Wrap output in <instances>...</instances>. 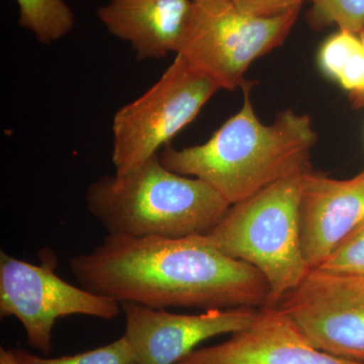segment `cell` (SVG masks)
Returning <instances> with one entry per match:
<instances>
[{
    "label": "cell",
    "mask_w": 364,
    "mask_h": 364,
    "mask_svg": "<svg viewBox=\"0 0 364 364\" xmlns=\"http://www.w3.org/2000/svg\"><path fill=\"white\" fill-rule=\"evenodd\" d=\"M241 88V109L207 142L183 149L168 144L159 153L167 169L200 179L231 205L312 169L311 154L318 140L311 117L293 109L263 124L251 102V83Z\"/></svg>",
    "instance_id": "cell-2"
},
{
    "label": "cell",
    "mask_w": 364,
    "mask_h": 364,
    "mask_svg": "<svg viewBox=\"0 0 364 364\" xmlns=\"http://www.w3.org/2000/svg\"><path fill=\"white\" fill-rule=\"evenodd\" d=\"M299 11L272 18L242 13L229 0H191L177 44L191 65L229 91L242 87L256 59L284 44Z\"/></svg>",
    "instance_id": "cell-5"
},
{
    "label": "cell",
    "mask_w": 364,
    "mask_h": 364,
    "mask_svg": "<svg viewBox=\"0 0 364 364\" xmlns=\"http://www.w3.org/2000/svg\"><path fill=\"white\" fill-rule=\"evenodd\" d=\"M191 6V0H109L97 18L136 59L159 60L176 54Z\"/></svg>",
    "instance_id": "cell-12"
},
{
    "label": "cell",
    "mask_w": 364,
    "mask_h": 364,
    "mask_svg": "<svg viewBox=\"0 0 364 364\" xmlns=\"http://www.w3.org/2000/svg\"><path fill=\"white\" fill-rule=\"evenodd\" d=\"M18 364H136L133 349L126 337L75 355L47 358L21 348L9 349Z\"/></svg>",
    "instance_id": "cell-14"
},
{
    "label": "cell",
    "mask_w": 364,
    "mask_h": 364,
    "mask_svg": "<svg viewBox=\"0 0 364 364\" xmlns=\"http://www.w3.org/2000/svg\"><path fill=\"white\" fill-rule=\"evenodd\" d=\"M81 287L117 303L151 309H261L269 286L259 270L218 250L203 235L170 239L109 236L73 256Z\"/></svg>",
    "instance_id": "cell-1"
},
{
    "label": "cell",
    "mask_w": 364,
    "mask_h": 364,
    "mask_svg": "<svg viewBox=\"0 0 364 364\" xmlns=\"http://www.w3.org/2000/svg\"><path fill=\"white\" fill-rule=\"evenodd\" d=\"M56 258L37 265L0 252V316L14 317L25 329L30 346L48 356L60 318L72 315L111 321L121 304L62 279L55 272Z\"/></svg>",
    "instance_id": "cell-7"
},
{
    "label": "cell",
    "mask_w": 364,
    "mask_h": 364,
    "mask_svg": "<svg viewBox=\"0 0 364 364\" xmlns=\"http://www.w3.org/2000/svg\"><path fill=\"white\" fill-rule=\"evenodd\" d=\"M126 321L124 336L136 364H174L205 340L243 331L259 309H215L196 315L176 314L136 304H122Z\"/></svg>",
    "instance_id": "cell-9"
},
{
    "label": "cell",
    "mask_w": 364,
    "mask_h": 364,
    "mask_svg": "<svg viewBox=\"0 0 364 364\" xmlns=\"http://www.w3.org/2000/svg\"><path fill=\"white\" fill-rule=\"evenodd\" d=\"M304 173L232 205L219 224L203 235L222 253L259 270L269 286L267 306L279 305L312 270L304 255L299 226Z\"/></svg>",
    "instance_id": "cell-4"
},
{
    "label": "cell",
    "mask_w": 364,
    "mask_h": 364,
    "mask_svg": "<svg viewBox=\"0 0 364 364\" xmlns=\"http://www.w3.org/2000/svg\"><path fill=\"white\" fill-rule=\"evenodd\" d=\"M275 306L320 350L364 363V284L355 277L312 269Z\"/></svg>",
    "instance_id": "cell-8"
},
{
    "label": "cell",
    "mask_w": 364,
    "mask_h": 364,
    "mask_svg": "<svg viewBox=\"0 0 364 364\" xmlns=\"http://www.w3.org/2000/svg\"><path fill=\"white\" fill-rule=\"evenodd\" d=\"M174 364H364L314 346L279 306H263L243 331L223 343L196 348Z\"/></svg>",
    "instance_id": "cell-10"
},
{
    "label": "cell",
    "mask_w": 364,
    "mask_h": 364,
    "mask_svg": "<svg viewBox=\"0 0 364 364\" xmlns=\"http://www.w3.org/2000/svg\"><path fill=\"white\" fill-rule=\"evenodd\" d=\"M242 13L258 18H272L301 11L306 0H229Z\"/></svg>",
    "instance_id": "cell-18"
},
{
    "label": "cell",
    "mask_w": 364,
    "mask_h": 364,
    "mask_svg": "<svg viewBox=\"0 0 364 364\" xmlns=\"http://www.w3.org/2000/svg\"><path fill=\"white\" fill-rule=\"evenodd\" d=\"M18 23L41 44L63 39L75 25L73 11L65 0H16Z\"/></svg>",
    "instance_id": "cell-13"
},
{
    "label": "cell",
    "mask_w": 364,
    "mask_h": 364,
    "mask_svg": "<svg viewBox=\"0 0 364 364\" xmlns=\"http://www.w3.org/2000/svg\"><path fill=\"white\" fill-rule=\"evenodd\" d=\"M85 203L109 236L134 238L205 235L231 207L205 182L167 169L159 154L126 173L92 182Z\"/></svg>",
    "instance_id": "cell-3"
},
{
    "label": "cell",
    "mask_w": 364,
    "mask_h": 364,
    "mask_svg": "<svg viewBox=\"0 0 364 364\" xmlns=\"http://www.w3.org/2000/svg\"><path fill=\"white\" fill-rule=\"evenodd\" d=\"M355 279H358L359 282H363V284H364V275H363V277H355Z\"/></svg>",
    "instance_id": "cell-21"
},
{
    "label": "cell",
    "mask_w": 364,
    "mask_h": 364,
    "mask_svg": "<svg viewBox=\"0 0 364 364\" xmlns=\"http://www.w3.org/2000/svg\"><path fill=\"white\" fill-rule=\"evenodd\" d=\"M364 222V170L349 179L308 170L299 200L301 247L311 269L320 267Z\"/></svg>",
    "instance_id": "cell-11"
},
{
    "label": "cell",
    "mask_w": 364,
    "mask_h": 364,
    "mask_svg": "<svg viewBox=\"0 0 364 364\" xmlns=\"http://www.w3.org/2000/svg\"><path fill=\"white\" fill-rule=\"evenodd\" d=\"M316 269L358 277L364 275V222Z\"/></svg>",
    "instance_id": "cell-17"
},
{
    "label": "cell",
    "mask_w": 364,
    "mask_h": 364,
    "mask_svg": "<svg viewBox=\"0 0 364 364\" xmlns=\"http://www.w3.org/2000/svg\"><path fill=\"white\" fill-rule=\"evenodd\" d=\"M220 90L213 79L176 54L155 85L112 119V161L122 174L159 154Z\"/></svg>",
    "instance_id": "cell-6"
},
{
    "label": "cell",
    "mask_w": 364,
    "mask_h": 364,
    "mask_svg": "<svg viewBox=\"0 0 364 364\" xmlns=\"http://www.w3.org/2000/svg\"><path fill=\"white\" fill-rule=\"evenodd\" d=\"M312 4L309 21L316 28L336 25L359 35L364 31V0H306Z\"/></svg>",
    "instance_id": "cell-15"
},
{
    "label": "cell",
    "mask_w": 364,
    "mask_h": 364,
    "mask_svg": "<svg viewBox=\"0 0 364 364\" xmlns=\"http://www.w3.org/2000/svg\"><path fill=\"white\" fill-rule=\"evenodd\" d=\"M0 364H18L9 349L0 348Z\"/></svg>",
    "instance_id": "cell-20"
},
{
    "label": "cell",
    "mask_w": 364,
    "mask_h": 364,
    "mask_svg": "<svg viewBox=\"0 0 364 364\" xmlns=\"http://www.w3.org/2000/svg\"><path fill=\"white\" fill-rule=\"evenodd\" d=\"M359 37L363 40L364 44V31L363 33H359ZM349 95H350L352 107H355V109H364V91L360 93Z\"/></svg>",
    "instance_id": "cell-19"
},
{
    "label": "cell",
    "mask_w": 364,
    "mask_h": 364,
    "mask_svg": "<svg viewBox=\"0 0 364 364\" xmlns=\"http://www.w3.org/2000/svg\"><path fill=\"white\" fill-rule=\"evenodd\" d=\"M363 48L359 35L339 30L321 47L318 65L328 77L337 81L347 64Z\"/></svg>",
    "instance_id": "cell-16"
}]
</instances>
